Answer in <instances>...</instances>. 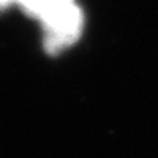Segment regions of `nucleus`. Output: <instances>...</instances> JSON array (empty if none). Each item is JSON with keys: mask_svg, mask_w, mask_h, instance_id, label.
<instances>
[{"mask_svg": "<svg viewBox=\"0 0 158 158\" xmlns=\"http://www.w3.org/2000/svg\"><path fill=\"white\" fill-rule=\"evenodd\" d=\"M42 23L44 47L48 53H56L79 37L82 27V13L74 3H68L45 16Z\"/></svg>", "mask_w": 158, "mask_h": 158, "instance_id": "f257e3e1", "label": "nucleus"}, {"mask_svg": "<svg viewBox=\"0 0 158 158\" xmlns=\"http://www.w3.org/2000/svg\"><path fill=\"white\" fill-rule=\"evenodd\" d=\"M13 2L19 3L27 13L37 16L39 19H44L50 13L60 10L61 6L73 3V0H0V10L8 6Z\"/></svg>", "mask_w": 158, "mask_h": 158, "instance_id": "f03ea898", "label": "nucleus"}]
</instances>
